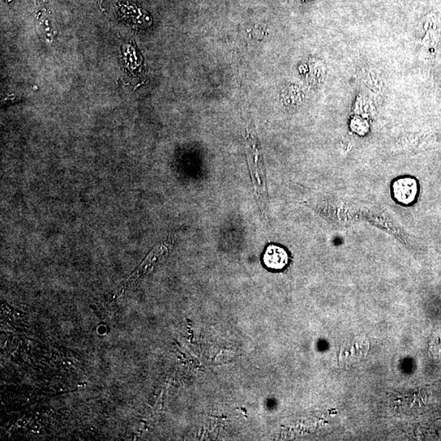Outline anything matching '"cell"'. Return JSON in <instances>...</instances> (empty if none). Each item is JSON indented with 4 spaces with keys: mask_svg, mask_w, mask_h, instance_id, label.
Returning <instances> with one entry per match:
<instances>
[{
    "mask_svg": "<svg viewBox=\"0 0 441 441\" xmlns=\"http://www.w3.org/2000/svg\"><path fill=\"white\" fill-rule=\"evenodd\" d=\"M393 194L398 202L405 205L413 203L418 194L416 180L403 178L393 184Z\"/></svg>",
    "mask_w": 441,
    "mask_h": 441,
    "instance_id": "cell-1",
    "label": "cell"
},
{
    "mask_svg": "<svg viewBox=\"0 0 441 441\" xmlns=\"http://www.w3.org/2000/svg\"><path fill=\"white\" fill-rule=\"evenodd\" d=\"M264 263L268 268L281 270L288 263L289 257L284 248L276 246H270L265 251Z\"/></svg>",
    "mask_w": 441,
    "mask_h": 441,
    "instance_id": "cell-2",
    "label": "cell"
}]
</instances>
